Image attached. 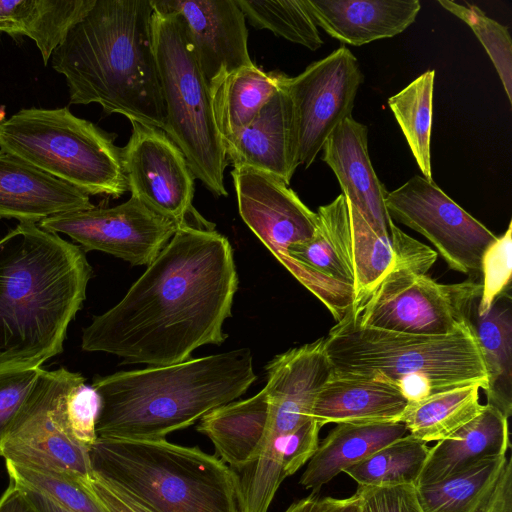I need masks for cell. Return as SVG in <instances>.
Returning <instances> with one entry per match:
<instances>
[{
	"label": "cell",
	"instance_id": "1",
	"mask_svg": "<svg viewBox=\"0 0 512 512\" xmlns=\"http://www.w3.org/2000/svg\"><path fill=\"white\" fill-rule=\"evenodd\" d=\"M212 227L180 224L122 300L83 330L82 350L156 367L222 344L238 275L230 242Z\"/></svg>",
	"mask_w": 512,
	"mask_h": 512
},
{
	"label": "cell",
	"instance_id": "2",
	"mask_svg": "<svg viewBox=\"0 0 512 512\" xmlns=\"http://www.w3.org/2000/svg\"><path fill=\"white\" fill-rule=\"evenodd\" d=\"M91 275L79 246L36 223L0 239V370L38 368L62 353Z\"/></svg>",
	"mask_w": 512,
	"mask_h": 512
},
{
	"label": "cell",
	"instance_id": "3",
	"mask_svg": "<svg viewBox=\"0 0 512 512\" xmlns=\"http://www.w3.org/2000/svg\"><path fill=\"white\" fill-rule=\"evenodd\" d=\"M150 0H96L51 56L70 103L99 104L130 122L164 129Z\"/></svg>",
	"mask_w": 512,
	"mask_h": 512
},
{
	"label": "cell",
	"instance_id": "4",
	"mask_svg": "<svg viewBox=\"0 0 512 512\" xmlns=\"http://www.w3.org/2000/svg\"><path fill=\"white\" fill-rule=\"evenodd\" d=\"M256 380L248 348L96 377L97 438L160 440L236 400Z\"/></svg>",
	"mask_w": 512,
	"mask_h": 512
},
{
	"label": "cell",
	"instance_id": "5",
	"mask_svg": "<svg viewBox=\"0 0 512 512\" xmlns=\"http://www.w3.org/2000/svg\"><path fill=\"white\" fill-rule=\"evenodd\" d=\"M333 376L375 379L396 386L408 404L451 389L479 385L488 376L473 325L443 336L361 326L350 310L324 338Z\"/></svg>",
	"mask_w": 512,
	"mask_h": 512
},
{
	"label": "cell",
	"instance_id": "6",
	"mask_svg": "<svg viewBox=\"0 0 512 512\" xmlns=\"http://www.w3.org/2000/svg\"><path fill=\"white\" fill-rule=\"evenodd\" d=\"M92 475L146 512H242L238 473L198 447L97 438Z\"/></svg>",
	"mask_w": 512,
	"mask_h": 512
},
{
	"label": "cell",
	"instance_id": "7",
	"mask_svg": "<svg viewBox=\"0 0 512 512\" xmlns=\"http://www.w3.org/2000/svg\"><path fill=\"white\" fill-rule=\"evenodd\" d=\"M116 134L68 107L25 108L0 124V150L87 195L119 198L128 191Z\"/></svg>",
	"mask_w": 512,
	"mask_h": 512
},
{
	"label": "cell",
	"instance_id": "8",
	"mask_svg": "<svg viewBox=\"0 0 512 512\" xmlns=\"http://www.w3.org/2000/svg\"><path fill=\"white\" fill-rule=\"evenodd\" d=\"M152 38L165 109L163 131L182 151L194 177L215 196H227L228 161L214 119L209 82L183 21L174 13L153 10Z\"/></svg>",
	"mask_w": 512,
	"mask_h": 512
},
{
	"label": "cell",
	"instance_id": "9",
	"mask_svg": "<svg viewBox=\"0 0 512 512\" xmlns=\"http://www.w3.org/2000/svg\"><path fill=\"white\" fill-rule=\"evenodd\" d=\"M481 290L482 283L472 278L444 284L421 269L400 265L350 312L363 327L443 336L472 323Z\"/></svg>",
	"mask_w": 512,
	"mask_h": 512
},
{
	"label": "cell",
	"instance_id": "10",
	"mask_svg": "<svg viewBox=\"0 0 512 512\" xmlns=\"http://www.w3.org/2000/svg\"><path fill=\"white\" fill-rule=\"evenodd\" d=\"M385 206L392 220L423 235L449 268L461 273L480 272L484 252L497 238L423 176L387 191Z\"/></svg>",
	"mask_w": 512,
	"mask_h": 512
},
{
	"label": "cell",
	"instance_id": "11",
	"mask_svg": "<svg viewBox=\"0 0 512 512\" xmlns=\"http://www.w3.org/2000/svg\"><path fill=\"white\" fill-rule=\"evenodd\" d=\"M362 82L358 60L345 46L312 62L299 75L286 78L299 166L309 168L334 129L352 116Z\"/></svg>",
	"mask_w": 512,
	"mask_h": 512
},
{
	"label": "cell",
	"instance_id": "12",
	"mask_svg": "<svg viewBox=\"0 0 512 512\" xmlns=\"http://www.w3.org/2000/svg\"><path fill=\"white\" fill-rule=\"evenodd\" d=\"M38 225L46 231L68 235L86 251L111 254L134 266H148L179 226L134 197L114 207L94 206L54 215Z\"/></svg>",
	"mask_w": 512,
	"mask_h": 512
},
{
	"label": "cell",
	"instance_id": "13",
	"mask_svg": "<svg viewBox=\"0 0 512 512\" xmlns=\"http://www.w3.org/2000/svg\"><path fill=\"white\" fill-rule=\"evenodd\" d=\"M78 373L42 370L34 394L7 436L5 461L63 471L83 480L92 476L89 449L75 441L57 414V403Z\"/></svg>",
	"mask_w": 512,
	"mask_h": 512
},
{
	"label": "cell",
	"instance_id": "14",
	"mask_svg": "<svg viewBox=\"0 0 512 512\" xmlns=\"http://www.w3.org/2000/svg\"><path fill=\"white\" fill-rule=\"evenodd\" d=\"M122 148L123 167L131 197L177 224L202 217L194 210V175L179 147L160 128L131 122Z\"/></svg>",
	"mask_w": 512,
	"mask_h": 512
},
{
	"label": "cell",
	"instance_id": "15",
	"mask_svg": "<svg viewBox=\"0 0 512 512\" xmlns=\"http://www.w3.org/2000/svg\"><path fill=\"white\" fill-rule=\"evenodd\" d=\"M239 214L277 260L304 286L309 277L288 255V248L309 240L317 214L282 179L245 167L231 171Z\"/></svg>",
	"mask_w": 512,
	"mask_h": 512
},
{
	"label": "cell",
	"instance_id": "16",
	"mask_svg": "<svg viewBox=\"0 0 512 512\" xmlns=\"http://www.w3.org/2000/svg\"><path fill=\"white\" fill-rule=\"evenodd\" d=\"M263 388L269 404L265 436L257 463L267 468L280 465L277 444L311 419L317 394L333 376L324 338L277 355L266 366Z\"/></svg>",
	"mask_w": 512,
	"mask_h": 512
},
{
	"label": "cell",
	"instance_id": "17",
	"mask_svg": "<svg viewBox=\"0 0 512 512\" xmlns=\"http://www.w3.org/2000/svg\"><path fill=\"white\" fill-rule=\"evenodd\" d=\"M317 228L288 248L289 257L317 283L323 304L340 321L354 304L355 269L349 204L344 194L318 207Z\"/></svg>",
	"mask_w": 512,
	"mask_h": 512
},
{
	"label": "cell",
	"instance_id": "18",
	"mask_svg": "<svg viewBox=\"0 0 512 512\" xmlns=\"http://www.w3.org/2000/svg\"><path fill=\"white\" fill-rule=\"evenodd\" d=\"M153 10L183 21L192 50L208 82L223 72L253 64L246 19L236 0H150Z\"/></svg>",
	"mask_w": 512,
	"mask_h": 512
},
{
	"label": "cell",
	"instance_id": "19",
	"mask_svg": "<svg viewBox=\"0 0 512 512\" xmlns=\"http://www.w3.org/2000/svg\"><path fill=\"white\" fill-rule=\"evenodd\" d=\"M322 160L331 168L347 200L381 237L393 238L396 225L386 206V187L379 180L368 152V128L353 116L343 120L322 147Z\"/></svg>",
	"mask_w": 512,
	"mask_h": 512
},
{
	"label": "cell",
	"instance_id": "20",
	"mask_svg": "<svg viewBox=\"0 0 512 512\" xmlns=\"http://www.w3.org/2000/svg\"><path fill=\"white\" fill-rule=\"evenodd\" d=\"M285 81L250 124L226 141L224 147L228 164L233 168L262 171L289 185L299 162L292 104Z\"/></svg>",
	"mask_w": 512,
	"mask_h": 512
},
{
	"label": "cell",
	"instance_id": "21",
	"mask_svg": "<svg viewBox=\"0 0 512 512\" xmlns=\"http://www.w3.org/2000/svg\"><path fill=\"white\" fill-rule=\"evenodd\" d=\"M93 207L86 193L0 150V219L39 223Z\"/></svg>",
	"mask_w": 512,
	"mask_h": 512
},
{
	"label": "cell",
	"instance_id": "22",
	"mask_svg": "<svg viewBox=\"0 0 512 512\" xmlns=\"http://www.w3.org/2000/svg\"><path fill=\"white\" fill-rule=\"evenodd\" d=\"M318 27L352 46L394 37L421 9L418 0H305Z\"/></svg>",
	"mask_w": 512,
	"mask_h": 512
},
{
	"label": "cell",
	"instance_id": "23",
	"mask_svg": "<svg viewBox=\"0 0 512 512\" xmlns=\"http://www.w3.org/2000/svg\"><path fill=\"white\" fill-rule=\"evenodd\" d=\"M510 447L508 419L485 404L477 417L430 447L415 486L440 482L487 459L506 456Z\"/></svg>",
	"mask_w": 512,
	"mask_h": 512
},
{
	"label": "cell",
	"instance_id": "24",
	"mask_svg": "<svg viewBox=\"0 0 512 512\" xmlns=\"http://www.w3.org/2000/svg\"><path fill=\"white\" fill-rule=\"evenodd\" d=\"M408 405L394 385L375 379L332 376L317 394L311 417L328 423L398 422Z\"/></svg>",
	"mask_w": 512,
	"mask_h": 512
},
{
	"label": "cell",
	"instance_id": "25",
	"mask_svg": "<svg viewBox=\"0 0 512 512\" xmlns=\"http://www.w3.org/2000/svg\"><path fill=\"white\" fill-rule=\"evenodd\" d=\"M268 416L262 389L250 398L212 409L199 420L197 430L209 438L218 458L235 471H245L260 454Z\"/></svg>",
	"mask_w": 512,
	"mask_h": 512
},
{
	"label": "cell",
	"instance_id": "26",
	"mask_svg": "<svg viewBox=\"0 0 512 512\" xmlns=\"http://www.w3.org/2000/svg\"><path fill=\"white\" fill-rule=\"evenodd\" d=\"M407 434L401 421L336 424L319 442L299 483L316 493L350 466Z\"/></svg>",
	"mask_w": 512,
	"mask_h": 512
},
{
	"label": "cell",
	"instance_id": "27",
	"mask_svg": "<svg viewBox=\"0 0 512 512\" xmlns=\"http://www.w3.org/2000/svg\"><path fill=\"white\" fill-rule=\"evenodd\" d=\"M287 75L254 63L209 82L215 123L223 143L239 134L283 85Z\"/></svg>",
	"mask_w": 512,
	"mask_h": 512
},
{
	"label": "cell",
	"instance_id": "28",
	"mask_svg": "<svg viewBox=\"0 0 512 512\" xmlns=\"http://www.w3.org/2000/svg\"><path fill=\"white\" fill-rule=\"evenodd\" d=\"M96 0H0V34L27 36L37 45L44 65L69 29Z\"/></svg>",
	"mask_w": 512,
	"mask_h": 512
},
{
	"label": "cell",
	"instance_id": "29",
	"mask_svg": "<svg viewBox=\"0 0 512 512\" xmlns=\"http://www.w3.org/2000/svg\"><path fill=\"white\" fill-rule=\"evenodd\" d=\"M488 376V405L509 419L512 413V306L507 292L472 321Z\"/></svg>",
	"mask_w": 512,
	"mask_h": 512
},
{
	"label": "cell",
	"instance_id": "30",
	"mask_svg": "<svg viewBox=\"0 0 512 512\" xmlns=\"http://www.w3.org/2000/svg\"><path fill=\"white\" fill-rule=\"evenodd\" d=\"M479 385H469L429 396L407 405L402 417L408 434L425 442L443 440L477 417L484 405Z\"/></svg>",
	"mask_w": 512,
	"mask_h": 512
},
{
	"label": "cell",
	"instance_id": "31",
	"mask_svg": "<svg viewBox=\"0 0 512 512\" xmlns=\"http://www.w3.org/2000/svg\"><path fill=\"white\" fill-rule=\"evenodd\" d=\"M508 456L487 459L440 482L415 486L423 512H480L501 476Z\"/></svg>",
	"mask_w": 512,
	"mask_h": 512
},
{
	"label": "cell",
	"instance_id": "32",
	"mask_svg": "<svg viewBox=\"0 0 512 512\" xmlns=\"http://www.w3.org/2000/svg\"><path fill=\"white\" fill-rule=\"evenodd\" d=\"M435 70H427L388 99L423 177L432 181L431 134Z\"/></svg>",
	"mask_w": 512,
	"mask_h": 512
},
{
	"label": "cell",
	"instance_id": "33",
	"mask_svg": "<svg viewBox=\"0 0 512 512\" xmlns=\"http://www.w3.org/2000/svg\"><path fill=\"white\" fill-rule=\"evenodd\" d=\"M429 449L427 443L407 434L350 466L344 473L358 486L415 485Z\"/></svg>",
	"mask_w": 512,
	"mask_h": 512
},
{
	"label": "cell",
	"instance_id": "34",
	"mask_svg": "<svg viewBox=\"0 0 512 512\" xmlns=\"http://www.w3.org/2000/svg\"><path fill=\"white\" fill-rule=\"evenodd\" d=\"M252 26L315 51L323 45L318 26L305 0H236Z\"/></svg>",
	"mask_w": 512,
	"mask_h": 512
},
{
	"label": "cell",
	"instance_id": "35",
	"mask_svg": "<svg viewBox=\"0 0 512 512\" xmlns=\"http://www.w3.org/2000/svg\"><path fill=\"white\" fill-rule=\"evenodd\" d=\"M6 469L12 482L40 491L73 512H108L87 487L86 480L75 475L11 461H6Z\"/></svg>",
	"mask_w": 512,
	"mask_h": 512
},
{
	"label": "cell",
	"instance_id": "36",
	"mask_svg": "<svg viewBox=\"0 0 512 512\" xmlns=\"http://www.w3.org/2000/svg\"><path fill=\"white\" fill-rule=\"evenodd\" d=\"M438 3L474 32L491 59L511 104L512 39L508 28L487 16L476 5H462L452 0H438Z\"/></svg>",
	"mask_w": 512,
	"mask_h": 512
},
{
	"label": "cell",
	"instance_id": "37",
	"mask_svg": "<svg viewBox=\"0 0 512 512\" xmlns=\"http://www.w3.org/2000/svg\"><path fill=\"white\" fill-rule=\"evenodd\" d=\"M101 401L92 385L79 374L63 391L58 403V417L66 432L88 449L97 439L96 424Z\"/></svg>",
	"mask_w": 512,
	"mask_h": 512
},
{
	"label": "cell",
	"instance_id": "38",
	"mask_svg": "<svg viewBox=\"0 0 512 512\" xmlns=\"http://www.w3.org/2000/svg\"><path fill=\"white\" fill-rule=\"evenodd\" d=\"M483 274L476 316H483L494 302L509 292L512 275V221L506 231L485 250L481 260Z\"/></svg>",
	"mask_w": 512,
	"mask_h": 512
},
{
	"label": "cell",
	"instance_id": "39",
	"mask_svg": "<svg viewBox=\"0 0 512 512\" xmlns=\"http://www.w3.org/2000/svg\"><path fill=\"white\" fill-rule=\"evenodd\" d=\"M42 370H0V456L7 436L34 394Z\"/></svg>",
	"mask_w": 512,
	"mask_h": 512
},
{
	"label": "cell",
	"instance_id": "40",
	"mask_svg": "<svg viewBox=\"0 0 512 512\" xmlns=\"http://www.w3.org/2000/svg\"><path fill=\"white\" fill-rule=\"evenodd\" d=\"M360 512H423L414 484L358 486Z\"/></svg>",
	"mask_w": 512,
	"mask_h": 512
},
{
	"label": "cell",
	"instance_id": "41",
	"mask_svg": "<svg viewBox=\"0 0 512 512\" xmlns=\"http://www.w3.org/2000/svg\"><path fill=\"white\" fill-rule=\"evenodd\" d=\"M322 426L313 418L287 434L281 441V467L285 478L295 474L316 452Z\"/></svg>",
	"mask_w": 512,
	"mask_h": 512
},
{
	"label": "cell",
	"instance_id": "42",
	"mask_svg": "<svg viewBox=\"0 0 512 512\" xmlns=\"http://www.w3.org/2000/svg\"><path fill=\"white\" fill-rule=\"evenodd\" d=\"M85 483L108 512H146L93 475Z\"/></svg>",
	"mask_w": 512,
	"mask_h": 512
},
{
	"label": "cell",
	"instance_id": "43",
	"mask_svg": "<svg viewBox=\"0 0 512 512\" xmlns=\"http://www.w3.org/2000/svg\"><path fill=\"white\" fill-rule=\"evenodd\" d=\"M480 512H512V461L506 465L490 498Z\"/></svg>",
	"mask_w": 512,
	"mask_h": 512
},
{
	"label": "cell",
	"instance_id": "44",
	"mask_svg": "<svg viewBox=\"0 0 512 512\" xmlns=\"http://www.w3.org/2000/svg\"><path fill=\"white\" fill-rule=\"evenodd\" d=\"M0 512H39L22 487L12 481L0 497Z\"/></svg>",
	"mask_w": 512,
	"mask_h": 512
},
{
	"label": "cell",
	"instance_id": "45",
	"mask_svg": "<svg viewBox=\"0 0 512 512\" xmlns=\"http://www.w3.org/2000/svg\"><path fill=\"white\" fill-rule=\"evenodd\" d=\"M21 487L39 512H73L40 491L24 486Z\"/></svg>",
	"mask_w": 512,
	"mask_h": 512
},
{
	"label": "cell",
	"instance_id": "46",
	"mask_svg": "<svg viewBox=\"0 0 512 512\" xmlns=\"http://www.w3.org/2000/svg\"><path fill=\"white\" fill-rule=\"evenodd\" d=\"M320 512H360L359 498L356 493L348 498H320Z\"/></svg>",
	"mask_w": 512,
	"mask_h": 512
},
{
	"label": "cell",
	"instance_id": "47",
	"mask_svg": "<svg viewBox=\"0 0 512 512\" xmlns=\"http://www.w3.org/2000/svg\"><path fill=\"white\" fill-rule=\"evenodd\" d=\"M284 512H320V498L312 493L293 502Z\"/></svg>",
	"mask_w": 512,
	"mask_h": 512
},
{
	"label": "cell",
	"instance_id": "48",
	"mask_svg": "<svg viewBox=\"0 0 512 512\" xmlns=\"http://www.w3.org/2000/svg\"><path fill=\"white\" fill-rule=\"evenodd\" d=\"M5 120L4 108L0 107V124Z\"/></svg>",
	"mask_w": 512,
	"mask_h": 512
}]
</instances>
